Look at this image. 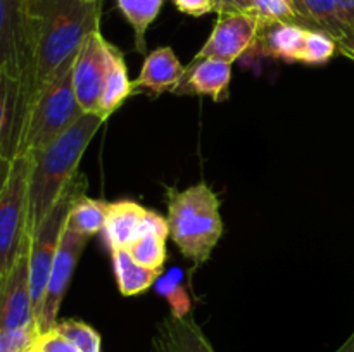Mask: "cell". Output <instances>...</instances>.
<instances>
[{"mask_svg": "<svg viewBox=\"0 0 354 352\" xmlns=\"http://www.w3.org/2000/svg\"><path fill=\"white\" fill-rule=\"evenodd\" d=\"M28 10L26 52L17 79L19 137L35 99L75 61L85 38L100 28L102 0H28Z\"/></svg>", "mask_w": 354, "mask_h": 352, "instance_id": "1", "label": "cell"}, {"mask_svg": "<svg viewBox=\"0 0 354 352\" xmlns=\"http://www.w3.org/2000/svg\"><path fill=\"white\" fill-rule=\"evenodd\" d=\"M106 123L97 113H83L64 133L31 159L28 179V235L33 233L78 175L83 154Z\"/></svg>", "mask_w": 354, "mask_h": 352, "instance_id": "2", "label": "cell"}, {"mask_svg": "<svg viewBox=\"0 0 354 352\" xmlns=\"http://www.w3.org/2000/svg\"><path fill=\"white\" fill-rule=\"evenodd\" d=\"M169 238L196 268L206 264L223 235L221 204L209 183L199 182L185 190H166Z\"/></svg>", "mask_w": 354, "mask_h": 352, "instance_id": "3", "label": "cell"}, {"mask_svg": "<svg viewBox=\"0 0 354 352\" xmlns=\"http://www.w3.org/2000/svg\"><path fill=\"white\" fill-rule=\"evenodd\" d=\"M73 62L31 104L21 130L16 155H33L44 150L83 114L73 86Z\"/></svg>", "mask_w": 354, "mask_h": 352, "instance_id": "4", "label": "cell"}, {"mask_svg": "<svg viewBox=\"0 0 354 352\" xmlns=\"http://www.w3.org/2000/svg\"><path fill=\"white\" fill-rule=\"evenodd\" d=\"M86 179L83 175H76L64 195L61 197L54 209L47 214L40 226L30 235V286L31 300H33L35 317L40 313L41 300L47 289L48 275L54 264L55 252L59 248L62 231L73 206L82 195H85Z\"/></svg>", "mask_w": 354, "mask_h": 352, "instance_id": "5", "label": "cell"}, {"mask_svg": "<svg viewBox=\"0 0 354 352\" xmlns=\"http://www.w3.org/2000/svg\"><path fill=\"white\" fill-rule=\"evenodd\" d=\"M31 159L16 155L0 192V278L16 264L28 235V179Z\"/></svg>", "mask_w": 354, "mask_h": 352, "instance_id": "6", "label": "cell"}, {"mask_svg": "<svg viewBox=\"0 0 354 352\" xmlns=\"http://www.w3.org/2000/svg\"><path fill=\"white\" fill-rule=\"evenodd\" d=\"M261 24L263 19L256 12L218 14L209 38L189 64L204 61V59H218V61L234 64L242 55L254 50L258 45Z\"/></svg>", "mask_w": 354, "mask_h": 352, "instance_id": "7", "label": "cell"}, {"mask_svg": "<svg viewBox=\"0 0 354 352\" xmlns=\"http://www.w3.org/2000/svg\"><path fill=\"white\" fill-rule=\"evenodd\" d=\"M113 43L104 38L100 28L93 30L80 47L73 62V86L83 113H97L104 81L111 64Z\"/></svg>", "mask_w": 354, "mask_h": 352, "instance_id": "8", "label": "cell"}, {"mask_svg": "<svg viewBox=\"0 0 354 352\" xmlns=\"http://www.w3.org/2000/svg\"><path fill=\"white\" fill-rule=\"evenodd\" d=\"M88 240L90 238L64 226L61 242H59V248L55 252L54 264H52L50 275H48L40 313H38L37 317V326L40 335L48 333L57 324V314L59 309H61L62 299H64L66 290L71 283L73 273H75L76 264H78L80 255H82Z\"/></svg>", "mask_w": 354, "mask_h": 352, "instance_id": "9", "label": "cell"}, {"mask_svg": "<svg viewBox=\"0 0 354 352\" xmlns=\"http://www.w3.org/2000/svg\"><path fill=\"white\" fill-rule=\"evenodd\" d=\"M17 328H38L30 286V237L12 269L0 278V330Z\"/></svg>", "mask_w": 354, "mask_h": 352, "instance_id": "10", "label": "cell"}, {"mask_svg": "<svg viewBox=\"0 0 354 352\" xmlns=\"http://www.w3.org/2000/svg\"><path fill=\"white\" fill-rule=\"evenodd\" d=\"M28 0H0V72L19 79L28 41Z\"/></svg>", "mask_w": 354, "mask_h": 352, "instance_id": "11", "label": "cell"}, {"mask_svg": "<svg viewBox=\"0 0 354 352\" xmlns=\"http://www.w3.org/2000/svg\"><path fill=\"white\" fill-rule=\"evenodd\" d=\"M183 75H185V66L180 62L173 48L168 45L158 47L145 55L140 75L133 79V90L135 93L145 90L154 95L166 92L175 93L182 83Z\"/></svg>", "mask_w": 354, "mask_h": 352, "instance_id": "12", "label": "cell"}, {"mask_svg": "<svg viewBox=\"0 0 354 352\" xmlns=\"http://www.w3.org/2000/svg\"><path fill=\"white\" fill-rule=\"evenodd\" d=\"M149 352H214L192 316H166L156 326Z\"/></svg>", "mask_w": 354, "mask_h": 352, "instance_id": "13", "label": "cell"}, {"mask_svg": "<svg viewBox=\"0 0 354 352\" xmlns=\"http://www.w3.org/2000/svg\"><path fill=\"white\" fill-rule=\"evenodd\" d=\"M232 81V64L218 59H204L185 66V75L175 93H194L209 97L214 102L228 99Z\"/></svg>", "mask_w": 354, "mask_h": 352, "instance_id": "14", "label": "cell"}, {"mask_svg": "<svg viewBox=\"0 0 354 352\" xmlns=\"http://www.w3.org/2000/svg\"><path fill=\"white\" fill-rule=\"evenodd\" d=\"M149 209L135 200H116L107 204L106 223H104V237L111 251L114 248H128L135 238L144 230Z\"/></svg>", "mask_w": 354, "mask_h": 352, "instance_id": "15", "label": "cell"}, {"mask_svg": "<svg viewBox=\"0 0 354 352\" xmlns=\"http://www.w3.org/2000/svg\"><path fill=\"white\" fill-rule=\"evenodd\" d=\"M310 28L279 21H263L256 48H261L263 55L279 61L296 64L301 62V54Z\"/></svg>", "mask_w": 354, "mask_h": 352, "instance_id": "16", "label": "cell"}, {"mask_svg": "<svg viewBox=\"0 0 354 352\" xmlns=\"http://www.w3.org/2000/svg\"><path fill=\"white\" fill-rule=\"evenodd\" d=\"M168 237L169 230L166 217L149 209L144 230L127 251L138 264L162 271L166 262V238Z\"/></svg>", "mask_w": 354, "mask_h": 352, "instance_id": "17", "label": "cell"}, {"mask_svg": "<svg viewBox=\"0 0 354 352\" xmlns=\"http://www.w3.org/2000/svg\"><path fill=\"white\" fill-rule=\"evenodd\" d=\"M111 257H113V271L118 290L124 297L140 295L147 292L162 276V271L159 269H149L138 264L127 248H114L111 251Z\"/></svg>", "mask_w": 354, "mask_h": 352, "instance_id": "18", "label": "cell"}, {"mask_svg": "<svg viewBox=\"0 0 354 352\" xmlns=\"http://www.w3.org/2000/svg\"><path fill=\"white\" fill-rule=\"evenodd\" d=\"M133 93V81H131L130 75H128V68L127 62H124L123 54H121L120 48H116L113 45L109 71H107L106 81H104L102 97H100L97 114H99L104 121H107L124 102H127L128 97H131Z\"/></svg>", "mask_w": 354, "mask_h": 352, "instance_id": "19", "label": "cell"}, {"mask_svg": "<svg viewBox=\"0 0 354 352\" xmlns=\"http://www.w3.org/2000/svg\"><path fill=\"white\" fill-rule=\"evenodd\" d=\"M19 145L17 81L0 72V155L12 161Z\"/></svg>", "mask_w": 354, "mask_h": 352, "instance_id": "20", "label": "cell"}, {"mask_svg": "<svg viewBox=\"0 0 354 352\" xmlns=\"http://www.w3.org/2000/svg\"><path fill=\"white\" fill-rule=\"evenodd\" d=\"M165 0H116V7L128 24L133 30L135 50L145 54L147 45H145V33L149 26L158 19L159 12L162 9Z\"/></svg>", "mask_w": 354, "mask_h": 352, "instance_id": "21", "label": "cell"}, {"mask_svg": "<svg viewBox=\"0 0 354 352\" xmlns=\"http://www.w3.org/2000/svg\"><path fill=\"white\" fill-rule=\"evenodd\" d=\"M107 204L109 202H106V200L90 199V197L82 195L73 206L68 221H66V226L86 238L95 237L97 233L104 230Z\"/></svg>", "mask_w": 354, "mask_h": 352, "instance_id": "22", "label": "cell"}, {"mask_svg": "<svg viewBox=\"0 0 354 352\" xmlns=\"http://www.w3.org/2000/svg\"><path fill=\"white\" fill-rule=\"evenodd\" d=\"M339 54L337 41L322 30H308L301 62L306 66H325Z\"/></svg>", "mask_w": 354, "mask_h": 352, "instance_id": "23", "label": "cell"}, {"mask_svg": "<svg viewBox=\"0 0 354 352\" xmlns=\"http://www.w3.org/2000/svg\"><path fill=\"white\" fill-rule=\"evenodd\" d=\"M303 3L308 16L318 30L327 31L335 40L341 37L342 31L346 30V24L342 23L341 16H339L335 0H303Z\"/></svg>", "mask_w": 354, "mask_h": 352, "instance_id": "24", "label": "cell"}, {"mask_svg": "<svg viewBox=\"0 0 354 352\" xmlns=\"http://www.w3.org/2000/svg\"><path fill=\"white\" fill-rule=\"evenodd\" d=\"M55 331L68 338L73 345L78 347L80 352H100V335L99 331L88 323L80 320L57 321Z\"/></svg>", "mask_w": 354, "mask_h": 352, "instance_id": "25", "label": "cell"}, {"mask_svg": "<svg viewBox=\"0 0 354 352\" xmlns=\"http://www.w3.org/2000/svg\"><path fill=\"white\" fill-rule=\"evenodd\" d=\"M252 6H254V12L263 21H279V23H292L310 28L308 21L297 12L290 0H252Z\"/></svg>", "mask_w": 354, "mask_h": 352, "instance_id": "26", "label": "cell"}, {"mask_svg": "<svg viewBox=\"0 0 354 352\" xmlns=\"http://www.w3.org/2000/svg\"><path fill=\"white\" fill-rule=\"evenodd\" d=\"M158 292L168 300L171 316H189L190 311H192V299H190L187 289L178 282V280L173 278V276L161 280L158 286Z\"/></svg>", "mask_w": 354, "mask_h": 352, "instance_id": "27", "label": "cell"}, {"mask_svg": "<svg viewBox=\"0 0 354 352\" xmlns=\"http://www.w3.org/2000/svg\"><path fill=\"white\" fill-rule=\"evenodd\" d=\"M38 340V328L0 330V352H37Z\"/></svg>", "mask_w": 354, "mask_h": 352, "instance_id": "28", "label": "cell"}, {"mask_svg": "<svg viewBox=\"0 0 354 352\" xmlns=\"http://www.w3.org/2000/svg\"><path fill=\"white\" fill-rule=\"evenodd\" d=\"M37 351L38 352H80L76 345H73L68 338L62 337V335L55 330L40 335Z\"/></svg>", "mask_w": 354, "mask_h": 352, "instance_id": "29", "label": "cell"}, {"mask_svg": "<svg viewBox=\"0 0 354 352\" xmlns=\"http://www.w3.org/2000/svg\"><path fill=\"white\" fill-rule=\"evenodd\" d=\"M173 3L180 12L192 17H203L206 14L216 12L214 0H173Z\"/></svg>", "mask_w": 354, "mask_h": 352, "instance_id": "30", "label": "cell"}, {"mask_svg": "<svg viewBox=\"0 0 354 352\" xmlns=\"http://www.w3.org/2000/svg\"><path fill=\"white\" fill-rule=\"evenodd\" d=\"M216 14L223 12H254L252 0H214Z\"/></svg>", "mask_w": 354, "mask_h": 352, "instance_id": "31", "label": "cell"}, {"mask_svg": "<svg viewBox=\"0 0 354 352\" xmlns=\"http://www.w3.org/2000/svg\"><path fill=\"white\" fill-rule=\"evenodd\" d=\"M335 41H337L339 54L354 61V26H346V30L342 31V35Z\"/></svg>", "mask_w": 354, "mask_h": 352, "instance_id": "32", "label": "cell"}, {"mask_svg": "<svg viewBox=\"0 0 354 352\" xmlns=\"http://www.w3.org/2000/svg\"><path fill=\"white\" fill-rule=\"evenodd\" d=\"M342 23L346 26H354V0H335Z\"/></svg>", "mask_w": 354, "mask_h": 352, "instance_id": "33", "label": "cell"}, {"mask_svg": "<svg viewBox=\"0 0 354 352\" xmlns=\"http://www.w3.org/2000/svg\"><path fill=\"white\" fill-rule=\"evenodd\" d=\"M10 164L12 161L10 159H6L0 155V192H2L3 185H6L7 178H9V173H10Z\"/></svg>", "mask_w": 354, "mask_h": 352, "instance_id": "34", "label": "cell"}, {"mask_svg": "<svg viewBox=\"0 0 354 352\" xmlns=\"http://www.w3.org/2000/svg\"><path fill=\"white\" fill-rule=\"evenodd\" d=\"M290 2L294 3V7H296V9H297V12H299L301 16H303L304 19L308 21V24H310V28H311V30H318V28L315 26V23H313V21L310 19V16H308L306 9H304V3H303V0H290Z\"/></svg>", "mask_w": 354, "mask_h": 352, "instance_id": "35", "label": "cell"}, {"mask_svg": "<svg viewBox=\"0 0 354 352\" xmlns=\"http://www.w3.org/2000/svg\"><path fill=\"white\" fill-rule=\"evenodd\" d=\"M335 352H354V330H353V333L346 338L344 344H342Z\"/></svg>", "mask_w": 354, "mask_h": 352, "instance_id": "36", "label": "cell"}, {"mask_svg": "<svg viewBox=\"0 0 354 352\" xmlns=\"http://www.w3.org/2000/svg\"><path fill=\"white\" fill-rule=\"evenodd\" d=\"M37 352H38V351H37Z\"/></svg>", "mask_w": 354, "mask_h": 352, "instance_id": "37", "label": "cell"}]
</instances>
